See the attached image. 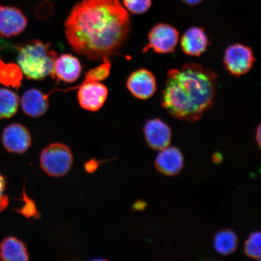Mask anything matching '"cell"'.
I'll use <instances>...</instances> for the list:
<instances>
[{"instance_id": "15", "label": "cell", "mask_w": 261, "mask_h": 261, "mask_svg": "<svg viewBox=\"0 0 261 261\" xmlns=\"http://www.w3.org/2000/svg\"><path fill=\"white\" fill-rule=\"evenodd\" d=\"M82 65L78 59L70 54H63L57 58L55 64V75L58 80L73 83L81 76Z\"/></svg>"}, {"instance_id": "5", "label": "cell", "mask_w": 261, "mask_h": 261, "mask_svg": "<svg viewBox=\"0 0 261 261\" xmlns=\"http://www.w3.org/2000/svg\"><path fill=\"white\" fill-rule=\"evenodd\" d=\"M78 89L77 99L80 106L89 112H97L105 103L109 94L108 88L96 82L90 71L86 73L83 83L73 90Z\"/></svg>"}, {"instance_id": "18", "label": "cell", "mask_w": 261, "mask_h": 261, "mask_svg": "<svg viewBox=\"0 0 261 261\" xmlns=\"http://www.w3.org/2000/svg\"><path fill=\"white\" fill-rule=\"evenodd\" d=\"M19 98L17 93L6 88H0V119H9L18 112Z\"/></svg>"}, {"instance_id": "21", "label": "cell", "mask_w": 261, "mask_h": 261, "mask_svg": "<svg viewBox=\"0 0 261 261\" xmlns=\"http://www.w3.org/2000/svg\"><path fill=\"white\" fill-rule=\"evenodd\" d=\"M124 7L135 15L148 12L152 6V0H123Z\"/></svg>"}, {"instance_id": "12", "label": "cell", "mask_w": 261, "mask_h": 261, "mask_svg": "<svg viewBox=\"0 0 261 261\" xmlns=\"http://www.w3.org/2000/svg\"><path fill=\"white\" fill-rule=\"evenodd\" d=\"M180 44L185 54L189 56L200 57L207 50L210 41L203 29L192 27L182 35Z\"/></svg>"}, {"instance_id": "9", "label": "cell", "mask_w": 261, "mask_h": 261, "mask_svg": "<svg viewBox=\"0 0 261 261\" xmlns=\"http://www.w3.org/2000/svg\"><path fill=\"white\" fill-rule=\"evenodd\" d=\"M28 24L26 16L20 9L0 5V35L11 38L22 34Z\"/></svg>"}, {"instance_id": "17", "label": "cell", "mask_w": 261, "mask_h": 261, "mask_svg": "<svg viewBox=\"0 0 261 261\" xmlns=\"http://www.w3.org/2000/svg\"><path fill=\"white\" fill-rule=\"evenodd\" d=\"M22 80V73L18 64L6 63L0 58V84L18 90L21 86Z\"/></svg>"}, {"instance_id": "1", "label": "cell", "mask_w": 261, "mask_h": 261, "mask_svg": "<svg viewBox=\"0 0 261 261\" xmlns=\"http://www.w3.org/2000/svg\"><path fill=\"white\" fill-rule=\"evenodd\" d=\"M74 52L90 61L109 60L128 40L130 20L119 0H82L64 24Z\"/></svg>"}, {"instance_id": "4", "label": "cell", "mask_w": 261, "mask_h": 261, "mask_svg": "<svg viewBox=\"0 0 261 261\" xmlns=\"http://www.w3.org/2000/svg\"><path fill=\"white\" fill-rule=\"evenodd\" d=\"M73 163V156L69 147L61 143H54L42 150L40 165L42 170L51 177H61L66 175Z\"/></svg>"}, {"instance_id": "14", "label": "cell", "mask_w": 261, "mask_h": 261, "mask_svg": "<svg viewBox=\"0 0 261 261\" xmlns=\"http://www.w3.org/2000/svg\"><path fill=\"white\" fill-rule=\"evenodd\" d=\"M49 96L42 91L31 89L25 91L21 99V109L26 115L40 117L46 113L49 107Z\"/></svg>"}, {"instance_id": "22", "label": "cell", "mask_w": 261, "mask_h": 261, "mask_svg": "<svg viewBox=\"0 0 261 261\" xmlns=\"http://www.w3.org/2000/svg\"><path fill=\"white\" fill-rule=\"evenodd\" d=\"M6 184V178L0 173V212L5 211L9 203L8 196L5 194Z\"/></svg>"}, {"instance_id": "7", "label": "cell", "mask_w": 261, "mask_h": 261, "mask_svg": "<svg viewBox=\"0 0 261 261\" xmlns=\"http://www.w3.org/2000/svg\"><path fill=\"white\" fill-rule=\"evenodd\" d=\"M179 32L169 24L159 23L153 27L148 34V43L143 52L152 50L155 53H172L178 44Z\"/></svg>"}, {"instance_id": "10", "label": "cell", "mask_w": 261, "mask_h": 261, "mask_svg": "<svg viewBox=\"0 0 261 261\" xmlns=\"http://www.w3.org/2000/svg\"><path fill=\"white\" fill-rule=\"evenodd\" d=\"M2 142L8 151L22 154L31 146L32 137L26 127L21 124L12 123L3 130Z\"/></svg>"}, {"instance_id": "16", "label": "cell", "mask_w": 261, "mask_h": 261, "mask_svg": "<svg viewBox=\"0 0 261 261\" xmlns=\"http://www.w3.org/2000/svg\"><path fill=\"white\" fill-rule=\"evenodd\" d=\"M0 259L5 261L29 260L27 248L18 238H6L0 244Z\"/></svg>"}, {"instance_id": "11", "label": "cell", "mask_w": 261, "mask_h": 261, "mask_svg": "<svg viewBox=\"0 0 261 261\" xmlns=\"http://www.w3.org/2000/svg\"><path fill=\"white\" fill-rule=\"evenodd\" d=\"M144 133L147 143L152 149L161 150L170 145L171 130L161 119H152L147 121Z\"/></svg>"}, {"instance_id": "24", "label": "cell", "mask_w": 261, "mask_h": 261, "mask_svg": "<svg viewBox=\"0 0 261 261\" xmlns=\"http://www.w3.org/2000/svg\"><path fill=\"white\" fill-rule=\"evenodd\" d=\"M146 207V203L145 201L142 200L136 202V203L135 204V205H134V208H135L137 211L144 210Z\"/></svg>"}, {"instance_id": "25", "label": "cell", "mask_w": 261, "mask_h": 261, "mask_svg": "<svg viewBox=\"0 0 261 261\" xmlns=\"http://www.w3.org/2000/svg\"><path fill=\"white\" fill-rule=\"evenodd\" d=\"M181 1L184 2L186 4L190 5V6H196L199 4L203 1V0H181Z\"/></svg>"}, {"instance_id": "23", "label": "cell", "mask_w": 261, "mask_h": 261, "mask_svg": "<svg viewBox=\"0 0 261 261\" xmlns=\"http://www.w3.org/2000/svg\"><path fill=\"white\" fill-rule=\"evenodd\" d=\"M97 168V163L94 161H91L86 163V169L88 172H93Z\"/></svg>"}, {"instance_id": "2", "label": "cell", "mask_w": 261, "mask_h": 261, "mask_svg": "<svg viewBox=\"0 0 261 261\" xmlns=\"http://www.w3.org/2000/svg\"><path fill=\"white\" fill-rule=\"evenodd\" d=\"M217 76L210 68L187 64L169 71L162 106L175 119L194 122L213 106Z\"/></svg>"}, {"instance_id": "3", "label": "cell", "mask_w": 261, "mask_h": 261, "mask_svg": "<svg viewBox=\"0 0 261 261\" xmlns=\"http://www.w3.org/2000/svg\"><path fill=\"white\" fill-rule=\"evenodd\" d=\"M50 43L32 40L16 45L18 65L28 80L41 81L50 76L55 78V64L57 52Z\"/></svg>"}, {"instance_id": "19", "label": "cell", "mask_w": 261, "mask_h": 261, "mask_svg": "<svg viewBox=\"0 0 261 261\" xmlns=\"http://www.w3.org/2000/svg\"><path fill=\"white\" fill-rule=\"evenodd\" d=\"M238 243L236 234L230 230L220 231L214 238L215 250L223 255H228L234 252L238 247Z\"/></svg>"}, {"instance_id": "13", "label": "cell", "mask_w": 261, "mask_h": 261, "mask_svg": "<svg viewBox=\"0 0 261 261\" xmlns=\"http://www.w3.org/2000/svg\"><path fill=\"white\" fill-rule=\"evenodd\" d=\"M184 159L179 149L175 147L167 146L160 150L156 156L155 166L162 174L175 175L181 170Z\"/></svg>"}, {"instance_id": "27", "label": "cell", "mask_w": 261, "mask_h": 261, "mask_svg": "<svg viewBox=\"0 0 261 261\" xmlns=\"http://www.w3.org/2000/svg\"><path fill=\"white\" fill-rule=\"evenodd\" d=\"M223 156L220 154H215L213 156V161L214 162L218 163L222 161Z\"/></svg>"}, {"instance_id": "26", "label": "cell", "mask_w": 261, "mask_h": 261, "mask_svg": "<svg viewBox=\"0 0 261 261\" xmlns=\"http://www.w3.org/2000/svg\"><path fill=\"white\" fill-rule=\"evenodd\" d=\"M256 140L257 143H258L259 146H260V141H261V129L260 125H259L258 128L256 129Z\"/></svg>"}, {"instance_id": "8", "label": "cell", "mask_w": 261, "mask_h": 261, "mask_svg": "<svg viewBox=\"0 0 261 261\" xmlns=\"http://www.w3.org/2000/svg\"><path fill=\"white\" fill-rule=\"evenodd\" d=\"M126 87L133 96L139 99H148L156 90L155 77L151 71L140 68L129 75L126 80Z\"/></svg>"}, {"instance_id": "20", "label": "cell", "mask_w": 261, "mask_h": 261, "mask_svg": "<svg viewBox=\"0 0 261 261\" xmlns=\"http://www.w3.org/2000/svg\"><path fill=\"white\" fill-rule=\"evenodd\" d=\"M248 256L260 259L261 256V236L260 232H254L248 238L244 247Z\"/></svg>"}, {"instance_id": "6", "label": "cell", "mask_w": 261, "mask_h": 261, "mask_svg": "<svg viewBox=\"0 0 261 261\" xmlns=\"http://www.w3.org/2000/svg\"><path fill=\"white\" fill-rule=\"evenodd\" d=\"M255 61L252 49L240 43L228 46L225 51L223 60L228 73L236 77L249 73Z\"/></svg>"}]
</instances>
